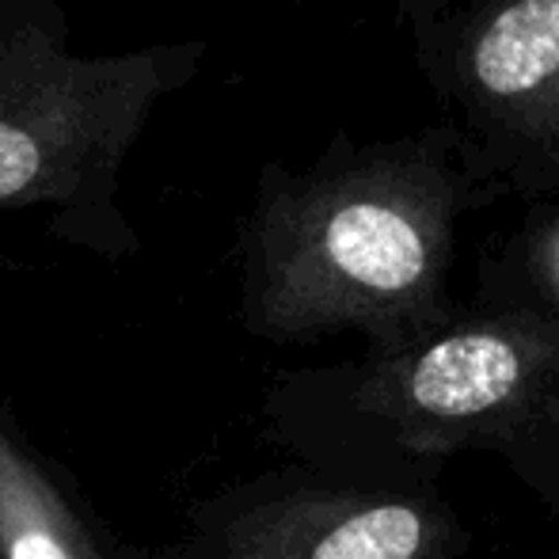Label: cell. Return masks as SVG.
Returning a JSON list of instances; mask_svg holds the SVG:
<instances>
[{"label": "cell", "instance_id": "1", "mask_svg": "<svg viewBox=\"0 0 559 559\" xmlns=\"http://www.w3.org/2000/svg\"><path fill=\"white\" fill-rule=\"evenodd\" d=\"M502 202L445 122L335 133L305 168L263 164L236 225L240 324L278 346L358 335L373 354L456 317L461 222Z\"/></svg>", "mask_w": 559, "mask_h": 559}, {"label": "cell", "instance_id": "5", "mask_svg": "<svg viewBox=\"0 0 559 559\" xmlns=\"http://www.w3.org/2000/svg\"><path fill=\"white\" fill-rule=\"evenodd\" d=\"M472 533L430 484H358L286 464L191 502L168 559H468Z\"/></svg>", "mask_w": 559, "mask_h": 559}, {"label": "cell", "instance_id": "3", "mask_svg": "<svg viewBox=\"0 0 559 559\" xmlns=\"http://www.w3.org/2000/svg\"><path fill=\"white\" fill-rule=\"evenodd\" d=\"M206 50L183 38L88 53L58 0H0V222L43 217L46 236L107 263L138 255L126 160Z\"/></svg>", "mask_w": 559, "mask_h": 559}, {"label": "cell", "instance_id": "7", "mask_svg": "<svg viewBox=\"0 0 559 559\" xmlns=\"http://www.w3.org/2000/svg\"><path fill=\"white\" fill-rule=\"evenodd\" d=\"M476 289L514 297L559 324V206H525L514 233L484 255Z\"/></svg>", "mask_w": 559, "mask_h": 559}, {"label": "cell", "instance_id": "6", "mask_svg": "<svg viewBox=\"0 0 559 559\" xmlns=\"http://www.w3.org/2000/svg\"><path fill=\"white\" fill-rule=\"evenodd\" d=\"M0 559H168L118 537L73 479L0 412Z\"/></svg>", "mask_w": 559, "mask_h": 559}, {"label": "cell", "instance_id": "4", "mask_svg": "<svg viewBox=\"0 0 559 559\" xmlns=\"http://www.w3.org/2000/svg\"><path fill=\"white\" fill-rule=\"evenodd\" d=\"M396 23L479 176L559 206V0H396Z\"/></svg>", "mask_w": 559, "mask_h": 559}, {"label": "cell", "instance_id": "2", "mask_svg": "<svg viewBox=\"0 0 559 559\" xmlns=\"http://www.w3.org/2000/svg\"><path fill=\"white\" fill-rule=\"evenodd\" d=\"M259 419L289 464L358 484H430L495 456L559 518V324L514 297L476 289L412 346L286 369Z\"/></svg>", "mask_w": 559, "mask_h": 559}]
</instances>
